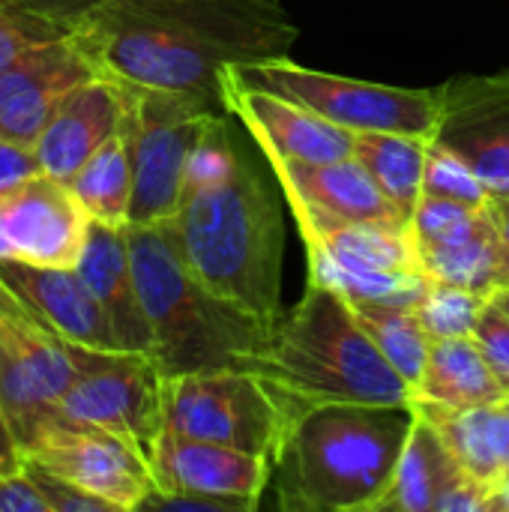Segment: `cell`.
Returning <instances> with one entry per match:
<instances>
[{
    "label": "cell",
    "mask_w": 509,
    "mask_h": 512,
    "mask_svg": "<svg viewBox=\"0 0 509 512\" xmlns=\"http://www.w3.org/2000/svg\"><path fill=\"white\" fill-rule=\"evenodd\" d=\"M72 33L117 84L222 105L228 63L288 57L300 30L282 0H105L78 15Z\"/></svg>",
    "instance_id": "1"
},
{
    "label": "cell",
    "mask_w": 509,
    "mask_h": 512,
    "mask_svg": "<svg viewBox=\"0 0 509 512\" xmlns=\"http://www.w3.org/2000/svg\"><path fill=\"white\" fill-rule=\"evenodd\" d=\"M414 417L411 402L306 408L270 465L273 504L285 512H378Z\"/></svg>",
    "instance_id": "2"
},
{
    "label": "cell",
    "mask_w": 509,
    "mask_h": 512,
    "mask_svg": "<svg viewBox=\"0 0 509 512\" xmlns=\"http://www.w3.org/2000/svg\"><path fill=\"white\" fill-rule=\"evenodd\" d=\"M174 228L189 270L216 297L267 324L282 318V204L243 150L222 180L183 192Z\"/></svg>",
    "instance_id": "3"
},
{
    "label": "cell",
    "mask_w": 509,
    "mask_h": 512,
    "mask_svg": "<svg viewBox=\"0 0 509 512\" xmlns=\"http://www.w3.org/2000/svg\"><path fill=\"white\" fill-rule=\"evenodd\" d=\"M243 369L273 384L300 414L333 402L408 405L414 396L363 330L351 303L312 279L303 300L282 312Z\"/></svg>",
    "instance_id": "4"
},
{
    "label": "cell",
    "mask_w": 509,
    "mask_h": 512,
    "mask_svg": "<svg viewBox=\"0 0 509 512\" xmlns=\"http://www.w3.org/2000/svg\"><path fill=\"white\" fill-rule=\"evenodd\" d=\"M138 297L162 375L243 369L273 324L216 297L186 264L171 222L126 225Z\"/></svg>",
    "instance_id": "5"
},
{
    "label": "cell",
    "mask_w": 509,
    "mask_h": 512,
    "mask_svg": "<svg viewBox=\"0 0 509 512\" xmlns=\"http://www.w3.org/2000/svg\"><path fill=\"white\" fill-rule=\"evenodd\" d=\"M222 72L246 87L285 96L351 132H402L435 138L441 120V87H387L378 81L318 72L294 63L291 57L228 63Z\"/></svg>",
    "instance_id": "6"
},
{
    "label": "cell",
    "mask_w": 509,
    "mask_h": 512,
    "mask_svg": "<svg viewBox=\"0 0 509 512\" xmlns=\"http://www.w3.org/2000/svg\"><path fill=\"white\" fill-rule=\"evenodd\" d=\"M165 429L276 459L300 411L264 378L246 369L171 375L162 384Z\"/></svg>",
    "instance_id": "7"
},
{
    "label": "cell",
    "mask_w": 509,
    "mask_h": 512,
    "mask_svg": "<svg viewBox=\"0 0 509 512\" xmlns=\"http://www.w3.org/2000/svg\"><path fill=\"white\" fill-rule=\"evenodd\" d=\"M126 90V129L132 138V204L129 225L171 222L183 201L186 168L192 150L216 114H228L219 102L120 84Z\"/></svg>",
    "instance_id": "8"
},
{
    "label": "cell",
    "mask_w": 509,
    "mask_h": 512,
    "mask_svg": "<svg viewBox=\"0 0 509 512\" xmlns=\"http://www.w3.org/2000/svg\"><path fill=\"white\" fill-rule=\"evenodd\" d=\"M309 255V279L348 303L417 309L432 276L420 267L411 231L369 222H297Z\"/></svg>",
    "instance_id": "9"
},
{
    "label": "cell",
    "mask_w": 509,
    "mask_h": 512,
    "mask_svg": "<svg viewBox=\"0 0 509 512\" xmlns=\"http://www.w3.org/2000/svg\"><path fill=\"white\" fill-rule=\"evenodd\" d=\"M99 354L48 330L6 288L0 297V411L21 450L57 420L66 390Z\"/></svg>",
    "instance_id": "10"
},
{
    "label": "cell",
    "mask_w": 509,
    "mask_h": 512,
    "mask_svg": "<svg viewBox=\"0 0 509 512\" xmlns=\"http://www.w3.org/2000/svg\"><path fill=\"white\" fill-rule=\"evenodd\" d=\"M162 384L165 375L150 354L102 351L66 390L57 420L120 435L150 462L153 444L165 429Z\"/></svg>",
    "instance_id": "11"
},
{
    "label": "cell",
    "mask_w": 509,
    "mask_h": 512,
    "mask_svg": "<svg viewBox=\"0 0 509 512\" xmlns=\"http://www.w3.org/2000/svg\"><path fill=\"white\" fill-rule=\"evenodd\" d=\"M21 456L120 512L141 510L156 489L147 456L126 438L93 426L54 420L21 450Z\"/></svg>",
    "instance_id": "12"
},
{
    "label": "cell",
    "mask_w": 509,
    "mask_h": 512,
    "mask_svg": "<svg viewBox=\"0 0 509 512\" xmlns=\"http://www.w3.org/2000/svg\"><path fill=\"white\" fill-rule=\"evenodd\" d=\"M411 240L420 267L438 282L477 291L489 300L509 282L504 246L489 207L423 198L411 219Z\"/></svg>",
    "instance_id": "13"
},
{
    "label": "cell",
    "mask_w": 509,
    "mask_h": 512,
    "mask_svg": "<svg viewBox=\"0 0 509 512\" xmlns=\"http://www.w3.org/2000/svg\"><path fill=\"white\" fill-rule=\"evenodd\" d=\"M90 222L66 180L36 171L0 192V261L78 267Z\"/></svg>",
    "instance_id": "14"
},
{
    "label": "cell",
    "mask_w": 509,
    "mask_h": 512,
    "mask_svg": "<svg viewBox=\"0 0 509 512\" xmlns=\"http://www.w3.org/2000/svg\"><path fill=\"white\" fill-rule=\"evenodd\" d=\"M156 492L207 498L225 512H252L270 489V459L162 429L150 453Z\"/></svg>",
    "instance_id": "15"
},
{
    "label": "cell",
    "mask_w": 509,
    "mask_h": 512,
    "mask_svg": "<svg viewBox=\"0 0 509 512\" xmlns=\"http://www.w3.org/2000/svg\"><path fill=\"white\" fill-rule=\"evenodd\" d=\"M435 141L459 153L492 195L509 192V69L441 84Z\"/></svg>",
    "instance_id": "16"
},
{
    "label": "cell",
    "mask_w": 509,
    "mask_h": 512,
    "mask_svg": "<svg viewBox=\"0 0 509 512\" xmlns=\"http://www.w3.org/2000/svg\"><path fill=\"white\" fill-rule=\"evenodd\" d=\"M297 222H369L411 231L360 159L300 162L264 153Z\"/></svg>",
    "instance_id": "17"
},
{
    "label": "cell",
    "mask_w": 509,
    "mask_h": 512,
    "mask_svg": "<svg viewBox=\"0 0 509 512\" xmlns=\"http://www.w3.org/2000/svg\"><path fill=\"white\" fill-rule=\"evenodd\" d=\"M96 75L75 33L30 48L0 72V138L33 147L54 105Z\"/></svg>",
    "instance_id": "18"
},
{
    "label": "cell",
    "mask_w": 509,
    "mask_h": 512,
    "mask_svg": "<svg viewBox=\"0 0 509 512\" xmlns=\"http://www.w3.org/2000/svg\"><path fill=\"white\" fill-rule=\"evenodd\" d=\"M222 105L240 117L261 153L300 162H339L354 156V132L267 90L246 87L222 72Z\"/></svg>",
    "instance_id": "19"
},
{
    "label": "cell",
    "mask_w": 509,
    "mask_h": 512,
    "mask_svg": "<svg viewBox=\"0 0 509 512\" xmlns=\"http://www.w3.org/2000/svg\"><path fill=\"white\" fill-rule=\"evenodd\" d=\"M489 498L492 492L462 471L441 432L417 411L378 512H471L486 510Z\"/></svg>",
    "instance_id": "20"
},
{
    "label": "cell",
    "mask_w": 509,
    "mask_h": 512,
    "mask_svg": "<svg viewBox=\"0 0 509 512\" xmlns=\"http://www.w3.org/2000/svg\"><path fill=\"white\" fill-rule=\"evenodd\" d=\"M0 282L57 336L93 351H123L111 318L75 267L0 261Z\"/></svg>",
    "instance_id": "21"
},
{
    "label": "cell",
    "mask_w": 509,
    "mask_h": 512,
    "mask_svg": "<svg viewBox=\"0 0 509 512\" xmlns=\"http://www.w3.org/2000/svg\"><path fill=\"white\" fill-rule=\"evenodd\" d=\"M126 117V90L96 75L72 87L45 120L33 150L45 174L72 180L81 165L123 126Z\"/></svg>",
    "instance_id": "22"
},
{
    "label": "cell",
    "mask_w": 509,
    "mask_h": 512,
    "mask_svg": "<svg viewBox=\"0 0 509 512\" xmlns=\"http://www.w3.org/2000/svg\"><path fill=\"white\" fill-rule=\"evenodd\" d=\"M75 270L81 273V279L87 282V288L111 318L123 351L153 357V333L138 297L126 225H108L93 219Z\"/></svg>",
    "instance_id": "23"
},
{
    "label": "cell",
    "mask_w": 509,
    "mask_h": 512,
    "mask_svg": "<svg viewBox=\"0 0 509 512\" xmlns=\"http://www.w3.org/2000/svg\"><path fill=\"white\" fill-rule=\"evenodd\" d=\"M411 405L441 432L462 471L492 495L509 480V402L447 408L423 399Z\"/></svg>",
    "instance_id": "24"
},
{
    "label": "cell",
    "mask_w": 509,
    "mask_h": 512,
    "mask_svg": "<svg viewBox=\"0 0 509 512\" xmlns=\"http://www.w3.org/2000/svg\"><path fill=\"white\" fill-rule=\"evenodd\" d=\"M411 399H423L447 408H471V405L504 402L507 390L495 378L477 339L456 336V339L432 342L423 378Z\"/></svg>",
    "instance_id": "25"
},
{
    "label": "cell",
    "mask_w": 509,
    "mask_h": 512,
    "mask_svg": "<svg viewBox=\"0 0 509 512\" xmlns=\"http://www.w3.org/2000/svg\"><path fill=\"white\" fill-rule=\"evenodd\" d=\"M429 141L432 138L402 132H354V159L366 165V171L408 219V225L423 201Z\"/></svg>",
    "instance_id": "26"
},
{
    "label": "cell",
    "mask_w": 509,
    "mask_h": 512,
    "mask_svg": "<svg viewBox=\"0 0 509 512\" xmlns=\"http://www.w3.org/2000/svg\"><path fill=\"white\" fill-rule=\"evenodd\" d=\"M132 183V138L123 120V126L81 165L69 186L93 219L108 225H129Z\"/></svg>",
    "instance_id": "27"
},
{
    "label": "cell",
    "mask_w": 509,
    "mask_h": 512,
    "mask_svg": "<svg viewBox=\"0 0 509 512\" xmlns=\"http://www.w3.org/2000/svg\"><path fill=\"white\" fill-rule=\"evenodd\" d=\"M351 309L378 351L390 360V366L408 381L411 390H417L435 342L423 327L417 309L390 303H351Z\"/></svg>",
    "instance_id": "28"
},
{
    "label": "cell",
    "mask_w": 509,
    "mask_h": 512,
    "mask_svg": "<svg viewBox=\"0 0 509 512\" xmlns=\"http://www.w3.org/2000/svg\"><path fill=\"white\" fill-rule=\"evenodd\" d=\"M489 297L432 279L426 297L417 306V315L432 339H456V336H474V327L486 309Z\"/></svg>",
    "instance_id": "29"
},
{
    "label": "cell",
    "mask_w": 509,
    "mask_h": 512,
    "mask_svg": "<svg viewBox=\"0 0 509 512\" xmlns=\"http://www.w3.org/2000/svg\"><path fill=\"white\" fill-rule=\"evenodd\" d=\"M72 33L66 21L33 6L30 0H0V72L30 48Z\"/></svg>",
    "instance_id": "30"
},
{
    "label": "cell",
    "mask_w": 509,
    "mask_h": 512,
    "mask_svg": "<svg viewBox=\"0 0 509 512\" xmlns=\"http://www.w3.org/2000/svg\"><path fill=\"white\" fill-rule=\"evenodd\" d=\"M423 198H447L468 207H489L492 192L459 153L432 138L423 174Z\"/></svg>",
    "instance_id": "31"
},
{
    "label": "cell",
    "mask_w": 509,
    "mask_h": 512,
    "mask_svg": "<svg viewBox=\"0 0 509 512\" xmlns=\"http://www.w3.org/2000/svg\"><path fill=\"white\" fill-rule=\"evenodd\" d=\"M24 471L33 477L36 489L42 492V498L48 501V510L51 512H120L117 507H111L108 501L72 486L69 480L45 471L42 465H33V462H24Z\"/></svg>",
    "instance_id": "32"
},
{
    "label": "cell",
    "mask_w": 509,
    "mask_h": 512,
    "mask_svg": "<svg viewBox=\"0 0 509 512\" xmlns=\"http://www.w3.org/2000/svg\"><path fill=\"white\" fill-rule=\"evenodd\" d=\"M474 339H477L483 357L489 360L495 378L509 393V315L495 300L486 303V309L474 327Z\"/></svg>",
    "instance_id": "33"
},
{
    "label": "cell",
    "mask_w": 509,
    "mask_h": 512,
    "mask_svg": "<svg viewBox=\"0 0 509 512\" xmlns=\"http://www.w3.org/2000/svg\"><path fill=\"white\" fill-rule=\"evenodd\" d=\"M0 512H51L24 465L21 471L0 477Z\"/></svg>",
    "instance_id": "34"
},
{
    "label": "cell",
    "mask_w": 509,
    "mask_h": 512,
    "mask_svg": "<svg viewBox=\"0 0 509 512\" xmlns=\"http://www.w3.org/2000/svg\"><path fill=\"white\" fill-rule=\"evenodd\" d=\"M36 171H42V165H39V156L30 144L0 138V192L12 189L15 183L27 180Z\"/></svg>",
    "instance_id": "35"
},
{
    "label": "cell",
    "mask_w": 509,
    "mask_h": 512,
    "mask_svg": "<svg viewBox=\"0 0 509 512\" xmlns=\"http://www.w3.org/2000/svg\"><path fill=\"white\" fill-rule=\"evenodd\" d=\"M21 465H24L21 447H18V441H15V435H12V429H9V423H6V417L0 411V477L21 471Z\"/></svg>",
    "instance_id": "36"
},
{
    "label": "cell",
    "mask_w": 509,
    "mask_h": 512,
    "mask_svg": "<svg viewBox=\"0 0 509 512\" xmlns=\"http://www.w3.org/2000/svg\"><path fill=\"white\" fill-rule=\"evenodd\" d=\"M30 3L39 6V9H45V12H51V15H57L60 21H66L72 27V21L78 15H84L87 9H93V6H99L105 0H30Z\"/></svg>",
    "instance_id": "37"
},
{
    "label": "cell",
    "mask_w": 509,
    "mask_h": 512,
    "mask_svg": "<svg viewBox=\"0 0 509 512\" xmlns=\"http://www.w3.org/2000/svg\"><path fill=\"white\" fill-rule=\"evenodd\" d=\"M489 213H492L495 231H498L501 246H504V261H507V276H509V192H498V195H492V201H489Z\"/></svg>",
    "instance_id": "38"
},
{
    "label": "cell",
    "mask_w": 509,
    "mask_h": 512,
    "mask_svg": "<svg viewBox=\"0 0 509 512\" xmlns=\"http://www.w3.org/2000/svg\"><path fill=\"white\" fill-rule=\"evenodd\" d=\"M486 510H501V512H509V480L489 498V507Z\"/></svg>",
    "instance_id": "39"
},
{
    "label": "cell",
    "mask_w": 509,
    "mask_h": 512,
    "mask_svg": "<svg viewBox=\"0 0 509 512\" xmlns=\"http://www.w3.org/2000/svg\"><path fill=\"white\" fill-rule=\"evenodd\" d=\"M492 300H495V303H498V306H501V309L509 315V282L501 288V291H498V294H495V297H492Z\"/></svg>",
    "instance_id": "40"
},
{
    "label": "cell",
    "mask_w": 509,
    "mask_h": 512,
    "mask_svg": "<svg viewBox=\"0 0 509 512\" xmlns=\"http://www.w3.org/2000/svg\"><path fill=\"white\" fill-rule=\"evenodd\" d=\"M3 294H6V285H3V282H0V297H3Z\"/></svg>",
    "instance_id": "41"
},
{
    "label": "cell",
    "mask_w": 509,
    "mask_h": 512,
    "mask_svg": "<svg viewBox=\"0 0 509 512\" xmlns=\"http://www.w3.org/2000/svg\"><path fill=\"white\" fill-rule=\"evenodd\" d=\"M507 402H509V393H507Z\"/></svg>",
    "instance_id": "42"
}]
</instances>
